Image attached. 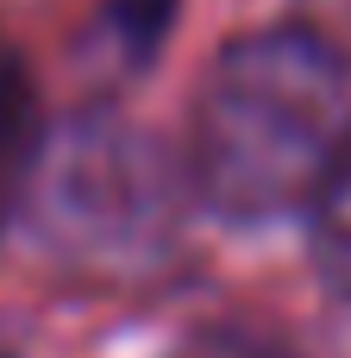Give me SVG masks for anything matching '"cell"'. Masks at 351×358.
I'll list each match as a JSON object with an SVG mask.
<instances>
[{
	"mask_svg": "<svg viewBox=\"0 0 351 358\" xmlns=\"http://www.w3.org/2000/svg\"><path fill=\"white\" fill-rule=\"evenodd\" d=\"M308 227H314V264H320V277L339 296H351V138H345L339 170L320 189V201L308 208Z\"/></svg>",
	"mask_w": 351,
	"mask_h": 358,
	"instance_id": "3",
	"label": "cell"
},
{
	"mask_svg": "<svg viewBox=\"0 0 351 358\" xmlns=\"http://www.w3.org/2000/svg\"><path fill=\"white\" fill-rule=\"evenodd\" d=\"M188 176H176L170 151L113 107H82L57 120L25 176L19 214L38 252L82 277H138L176 239Z\"/></svg>",
	"mask_w": 351,
	"mask_h": 358,
	"instance_id": "2",
	"label": "cell"
},
{
	"mask_svg": "<svg viewBox=\"0 0 351 358\" xmlns=\"http://www.w3.org/2000/svg\"><path fill=\"white\" fill-rule=\"evenodd\" d=\"M351 138V57L320 25L239 31L195 94L188 195L226 227L295 220L320 201Z\"/></svg>",
	"mask_w": 351,
	"mask_h": 358,
	"instance_id": "1",
	"label": "cell"
},
{
	"mask_svg": "<svg viewBox=\"0 0 351 358\" xmlns=\"http://www.w3.org/2000/svg\"><path fill=\"white\" fill-rule=\"evenodd\" d=\"M170 19H176V0H100V19H94V38H100V50L107 57H119V63H151L157 57V44H163V31H170Z\"/></svg>",
	"mask_w": 351,
	"mask_h": 358,
	"instance_id": "4",
	"label": "cell"
}]
</instances>
